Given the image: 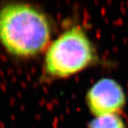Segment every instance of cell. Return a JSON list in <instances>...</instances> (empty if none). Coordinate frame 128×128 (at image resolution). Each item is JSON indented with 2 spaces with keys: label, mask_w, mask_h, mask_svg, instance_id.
Masks as SVG:
<instances>
[{
  "label": "cell",
  "mask_w": 128,
  "mask_h": 128,
  "mask_svg": "<svg viewBox=\"0 0 128 128\" xmlns=\"http://www.w3.org/2000/svg\"><path fill=\"white\" fill-rule=\"evenodd\" d=\"M51 36V22L38 8L21 2L0 8V43L12 56H36L47 49Z\"/></svg>",
  "instance_id": "cell-1"
},
{
  "label": "cell",
  "mask_w": 128,
  "mask_h": 128,
  "mask_svg": "<svg viewBox=\"0 0 128 128\" xmlns=\"http://www.w3.org/2000/svg\"><path fill=\"white\" fill-rule=\"evenodd\" d=\"M86 105L95 116L119 114L126 105V96L122 86L112 78L100 79L90 86L86 96Z\"/></svg>",
  "instance_id": "cell-3"
},
{
  "label": "cell",
  "mask_w": 128,
  "mask_h": 128,
  "mask_svg": "<svg viewBox=\"0 0 128 128\" xmlns=\"http://www.w3.org/2000/svg\"><path fill=\"white\" fill-rule=\"evenodd\" d=\"M88 128H126V125L119 114H110L95 116Z\"/></svg>",
  "instance_id": "cell-4"
},
{
  "label": "cell",
  "mask_w": 128,
  "mask_h": 128,
  "mask_svg": "<svg viewBox=\"0 0 128 128\" xmlns=\"http://www.w3.org/2000/svg\"><path fill=\"white\" fill-rule=\"evenodd\" d=\"M99 60L95 46L79 26L62 32L46 51L44 74L49 78L63 79L76 74Z\"/></svg>",
  "instance_id": "cell-2"
}]
</instances>
